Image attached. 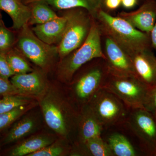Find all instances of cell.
Masks as SVG:
<instances>
[{"label":"cell","instance_id":"obj_1","mask_svg":"<svg viewBox=\"0 0 156 156\" xmlns=\"http://www.w3.org/2000/svg\"><path fill=\"white\" fill-rule=\"evenodd\" d=\"M98 17L109 37L131 57L144 49L149 48L150 37L134 27L122 17H113L100 10Z\"/></svg>","mask_w":156,"mask_h":156},{"label":"cell","instance_id":"obj_2","mask_svg":"<svg viewBox=\"0 0 156 156\" xmlns=\"http://www.w3.org/2000/svg\"><path fill=\"white\" fill-rule=\"evenodd\" d=\"M45 122L51 129L66 137L78 125L79 115L67 101L50 92L41 101Z\"/></svg>","mask_w":156,"mask_h":156},{"label":"cell","instance_id":"obj_3","mask_svg":"<svg viewBox=\"0 0 156 156\" xmlns=\"http://www.w3.org/2000/svg\"><path fill=\"white\" fill-rule=\"evenodd\" d=\"M74 51L59 68L60 78L66 83L71 82L76 72L87 62L96 58L105 59L101 49L100 31L97 26H91L83 43Z\"/></svg>","mask_w":156,"mask_h":156},{"label":"cell","instance_id":"obj_4","mask_svg":"<svg viewBox=\"0 0 156 156\" xmlns=\"http://www.w3.org/2000/svg\"><path fill=\"white\" fill-rule=\"evenodd\" d=\"M103 88L117 97L130 109L143 108L151 87L135 76H118L109 73Z\"/></svg>","mask_w":156,"mask_h":156},{"label":"cell","instance_id":"obj_5","mask_svg":"<svg viewBox=\"0 0 156 156\" xmlns=\"http://www.w3.org/2000/svg\"><path fill=\"white\" fill-rule=\"evenodd\" d=\"M102 124L108 128L125 122L128 108L116 95L102 88L88 103Z\"/></svg>","mask_w":156,"mask_h":156},{"label":"cell","instance_id":"obj_6","mask_svg":"<svg viewBox=\"0 0 156 156\" xmlns=\"http://www.w3.org/2000/svg\"><path fill=\"white\" fill-rule=\"evenodd\" d=\"M127 120L131 131L139 140L144 152L156 154V119L154 114L143 108L132 109Z\"/></svg>","mask_w":156,"mask_h":156},{"label":"cell","instance_id":"obj_7","mask_svg":"<svg viewBox=\"0 0 156 156\" xmlns=\"http://www.w3.org/2000/svg\"><path fill=\"white\" fill-rule=\"evenodd\" d=\"M66 16L67 23L58 48V53L61 58L80 47L91 27L89 18L83 13H73Z\"/></svg>","mask_w":156,"mask_h":156},{"label":"cell","instance_id":"obj_8","mask_svg":"<svg viewBox=\"0 0 156 156\" xmlns=\"http://www.w3.org/2000/svg\"><path fill=\"white\" fill-rule=\"evenodd\" d=\"M22 29L17 42L20 50L34 64L41 67H45L58 52V48L41 41L27 25Z\"/></svg>","mask_w":156,"mask_h":156},{"label":"cell","instance_id":"obj_9","mask_svg":"<svg viewBox=\"0 0 156 156\" xmlns=\"http://www.w3.org/2000/svg\"><path fill=\"white\" fill-rule=\"evenodd\" d=\"M108 75L105 63L93 66L78 78L72 88L77 100L84 105L89 103L94 95L103 88Z\"/></svg>","mask_w":156,"mask_h":156},{"label":"cell","instance_id":"obj_10","mask_svg":"<svg viewBox=\"0 0 156 156\" xmlns=\"http://www.w3.org/2000/svg\"><path fill=\"white\" fill-rule=\"evenodd\" d=\"M105 49L106 64L110 74L118 76H135L131 57L109 37L105 41Z\"/></svg>","mask_w":156,"mask_h":156},{"label":"cell","instance_id":"obj_11","mask_svg":"<svg viewBox=\"0 0 156 156\" xmlns=\"http://www.w3.org/2000/svg\"><path fill=\"white\" fill-rule=\"evenodd\" d=\"M134 75L150 87L156 85V57L149 48L144 49L131 57Z\"/></svg>","mask_w":156,"mask_h":156},{"label":"cell","instance_id":"obj_12","mask_svg":"<svg viewBox=\"0 0 156 156\" xmlns=\"http://www.w3.org/2000/svg\"><path fill=\"white\" fill-rule=\"evenodd\" d=\"M10 82L21 95L38 96L44 92L46 86L44 78L36 71L14 75Z\"/></svg>","mask_w":156,"mask_h":156},{"label":"cell","instance_id":"obj_13","mask_svg":"<svg viewBox=\"0 0 156 156\" xmlns=\"http://www.w3.org/2000/svg\"><path fill=\"white\" fill-rule=\"evenodd\" d=\"M77 126L81 144L93 137L101 136L104 129L88 104L83 106L79 116Z\"/></svg>","mask_w":156,"mask_h":156},{"label":"cell","instance_id":"obj_14","mask_svg":"<svg viewBox=\"0 0 156 156\" xmlns=\"http://www.w3.org/2000/svg\"><path fill=\"white\" fill-rule=\"evenodd\" d=\"M66 15L58 17L32 29L34 33L39 39L48 45H52L60 41L67 23Z\"/></svg>","mask_w":156,"mask_h":156},{"label":"cell","instance_id":"obj_15","mask_svg":"<svg viewBox=\"0 0 156 156\" xmlns=\"http://www.w3.org/2000/svg\"><path fill=\"white\" fill-rule=\"evenodd\" d=\"M120 16L137 29L150 33L156 21V5L153 3L146 4L137 11L122 13Z\"/></svg>","mask_w":156,"mask_h":156},{"label":"cell","instance_id":"obj_16","mask_svg":"<svg viewBox=\"0 0 156 156\" xmlns=\"http://www.w3.org/2000/svg\"><path fill=\"white\" fill-rule=\"evenodd\" d=\"M0 9L11 17L14 29L22 28L29 22L31 10L18 0H0Z\"/></svg>","mask_w":156,"mask_h":156},{"label":"cell","instance_id":"obj_17","mask_svg":"<svg viewBox=\"0 0 156 156\" xmlns=\"http://www.w3.org/2000/svg\"><path fill=\"white\" fill-rule=\"evenodd\" d=\"M53 142V138L45 135L32 136L15 147L11 150L10 155L28 156L52 144Z\"/></svg>","mask_w":156,"mask_h":156},{"label":"cell","instance_id":"obj_18","mask_svg":"<svg viewBox=\"0 0 156 156\" xmlns=\"http://www.w3.org/2000/svg\"><path fill=\"white\" fill-rule=\"evenodd\" d=\"M107 142L114 156H136L138 154L132 144L125 135L120 133L111 134Z\"/></svg>","mask_w":156,"mask_h":156},{"label":"cell","instance_id":"obj_19","mask_svg":"<svg viewBox=\"0 0 156 156\" xmlns=\"http://www.w3.org/2000/svg\"><path fill=\"white\" fill-rule=\"evenodd\" d=\"M35 121L30 117H26L15 123L4 139L5 144L15 142L32 132L36 127Z\"/></svg>","mask_w":156,"mask_h":156},{"label":"cell","instance_id":"obj_20","mask_svg":"<svg viewBox=\"0 0 156 156\" xmlns=\"http://www.w3.org/2000/svg\"><path fill=\"white\" fill-rule=\"evenodd\" d=\"M50 5L59 10L82 8L90 12L96 11L100 6L101 0H44Z\"/></svg>","mask_w":156,"mask_h":156},{"label":"cell","instance_id":"obj_21","mask_svg":"<svg viewBox=\"0 0 156 156\" xmlns=\"http://www.w3.org/2000/svg\"><path fill=\"white\" fill-rule=\"evenodd\" d=\"M58 17L48 5L43 3L35 4L31 10L29 22L32 24H41Z\"/></svg>","mask_w":156,"mask_h":156},{"label":"cell","instance_id":"obj_22","mask_svg":"<svg viewBox=\"0 0 156 156\" xmlns=\"http://www.w3.org/2000/svg\"><path fill=\"white\" fill-rule=\"evenodd\" d=\"M89 154L92 156H114L107 141L101 136L89 139L83 144Z\"/></svg>","mask_w":156,"mask_h":156},{"label":"cell","instance_id":"obj_23","mask_svg":"<svg viewBox=\"0 0 156 156\" xmlns=\"http://www.w3.org/2000/svg\"><path fill=\"white\" fill-rule=\"evenodd\" d=\"M30 98L20 95H6L0 99V114L17 107L30 104Z\"/></svg>","mask_w":156,"mask_h":156},{"label":"cell","instance_id":"obj_24","mask_svg":"<svg viewBox=\"0 0 156 156\" xmlns=\"http://www.w3.org/2000/svg\"><path fill=\"white\" fill-rule=\"evenodd\" d=\"M33 106L31 104L21 105L0 114V131L14 123Z\"/></svg>","mask_w":156,"mask_h":156},{"label":"cell","instance_id":"obj_25","mask_svg":"<svg viewBox=\"0 0 156 156\" xmlns=\"http://www.w3.org/2000/svg\"><path fill=\"white\" fill-rule=\"evenodd\" d=\"M7 60L12 71L15 74H21L33 71L29 65L21 56L15 53L6 55Z\"/></svg>","mask_w":156,"mask_h":156},{"label":"cell","instance_id":"obj_26","mask_svg":"<svg viewBox=\"0 0 156 156\" xmlns=\"http://www.w3.org/2000/svg\"><path fill=\"white\" fill-rule=\"evenodd\" d=\"M66 152L65 148L58 144H51L37 151L28 155V156H58L63 154Z\"/></svg>","mask_w":156,"mask_h":156},{"label":"cell","instance_id":"obj_27","mask_svg":"<svg viewBox=\"0 0 156 156\" xmlns=\"http://www.w3.org/2000/svg\"><path fill=\"white\" fill-rule=\"evenodd\" d=\"M13 43L12 33L4 27L0 26V52H3L11 48Z\"/></svg>","mask_w":156,"mask_h":156},{"label":"cell","instance_id":"obj_28","mask_svg":"<svg viewBox=\"0 0 156 156\" xmlns=\"http://www.w3.org/2000/svg\"><path fill=\"white\" fill-rule=\"evenodd\" d=\"M14 75L7 60L6 55L3 52H0V77L9 80Z\"/></svg>","mask_w":156,"mask_h":156},{"label":"cell","instance_id":"obj_29","mask_svg":"<svg viewBox=\"0 0 156 156\" xmlns=\"http://www.w3.org/2000/svg\"><path fill=\"white\" fill-rule=\"evenodd\" d=\"M143 108L152 113H156V85L150 89Z\"/></svg>","mask_w":156,"mask_h":156},{"label":"cell","instance_id":"obj_30","mask_svg":"<svg viewBox=\"0 0 156 156\" xmlns=\"http://www.w3.org/2000/svg\"><path fill=\"white\" fill-rule=\"evenodd\" d=\"M19 95L10 81L0 77V96Z\"/></svg>","mask_w":156,"mask_h":156},{"label":"cell","instance_id":"obj_31","mask_svg":"<svg viewBox=\"0 0 156 156\" xmlns=\"http://www.w3.org/2000/svg\"><path fill=\"white\" fill-rule=\"evenodd\" d=\"M122 3V0H105V4L109 9H116Z\"/></svg>","mask_w":156,"mask_h":156},{"label":"cell","instance_id":"obj_32","mask_svg":"<svg viewBox=\"0 0 156 156\" xmlns=\"http://www.w3.org/2000/svg\"><path fill=\"white\" fill-rule=\"evenodd\" d=\"M151 43L153 47L156 50V21L151 32Z\"/></svg>","mask_w":156,"mask_h":156},{"label":"cell","instance_id":"obj_33","mask_svg":"<svg viewBox=\"0 0 156 156\" xmlns=\"http://www.w3.org/2000/svg\"><path fill=\"white\" fill-rule=\"evenodd\" d=\"M136 0H122V3L124 7L128 9L132 8L135 5Z\"/></svg>","mask_w":156,"mask_h":156},{"label":"cell","instance_id":"obj_34","mask_svg":"<svg viewBox=\"0 0 156 156\" xmlns=\"http://www.w3.org/2000/svg\"><path fill=\"white\" fill-rule=\"evenodd\" d=\"M154 115L155 116L156 119V113L154 114Z\"/></svg>","mask_w":156,"mask_h":156},{"label":"cell","instance_id":"obj_35","mask_svg":"<svg viewBox=\"0 0 156 156\" xmlns=\"http://www.w3.org/2000/svg\"></svg>","mask_w":156,"mask_h":156}]
</instances>
